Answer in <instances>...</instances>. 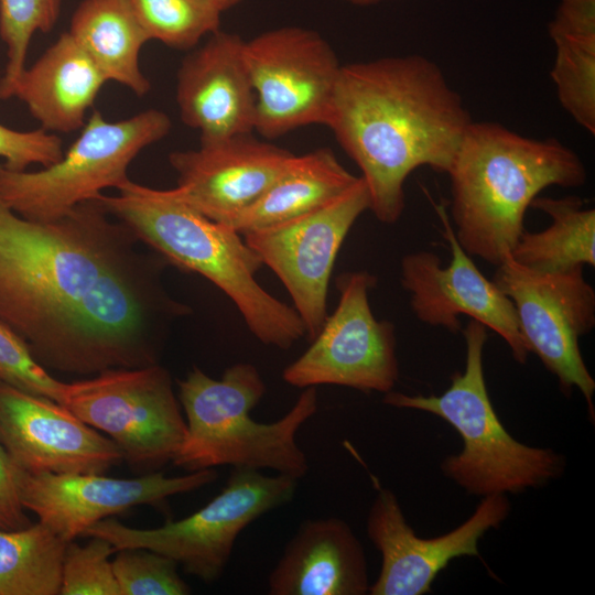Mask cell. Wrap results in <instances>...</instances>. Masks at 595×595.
<instances>
[{
  "label": "cell",
  "instance_id": "1",
  "mask_svg": "<svg viewBox=\"0 0 595 595\" xmlns=\"http://www.w3.org/2000/svg\"><path fill=\"white\" fill-rule=\"evenodd\" d=\"M97 198L48 220L0 198V322L45 369L91 375L159 364L171 325L191 313L170 264Z\"/></svg>",
  "mask_w": 595,
  "mask_h": 595
},
{
  "label": "cell",
  "instance_id": "2",
  "mask_svg": "<svg viewBox=\"0 0 595 595\" xmlns=\"http://www.w3.org/2000/svg\"><path fill=\"white\" fill-rule=\"evenodd\" d=\"M472 122L459 94L423 55L342 65L325 126L361 171L369 210L393 224L420 166L447 173Z\"/></svg>",
  "mask_w": 595,
  "mask_h": 595
},
{
  "label": "cell",
  "instance_id": "3",
  "mask_svg": "<svg viewBox=\"0 0 595 595\" xmlns=\"http://www.w3.org/2000/svg\"><path fill=\"white\" fill-rule=\"evenodd\" d=\"M455 236L469 256L499 266L524 230L526 210L551 185L586 181L581 158L554 138L538 140L490 121L466 128L446 173Z\"/></svg>",
  "mask_w": 595,
  "mask_h": 595
},
{
  "label": "cell",
  "instance_id": "4",
  "mask_svg": "<svg viewBox=\"0 0 595 595\" xmlns=\"http://www.w3.org/2000/svg\"><path fill=\"white\" fill-rule=\"evenodd\" d=\"M118 194L98 199L170 264L195 272L220 289L261 343L290 348L305 336L293 306L267 292L256 273L263 266L244 237L182 201L174 190H158L128 178Z\"/></svg>",
  "mask_w": 595,
  "mask_h": 595
},
{
  "label": "cell",
  "instance_id": "5",
  "mask_svg": "<svg viewBox=\"0 0 595 595\" xmlns=\"http://www.w3.org/2000/svg\"><path fill=\"white\" fill-rule=\"evenodd\" d=\"M177 386L186 434L172 461L175 466L187 472L225 465L272 469L296 479L306 475L309 462L296 434L317 411L316 387L304 388L279 420L261 423L250 416V411L267 388L251 364H235L220 379L194 367Z\"/></svg>",
  "mask_w": 595,
  "mask_h": 595
},
{
  "label": "cell",
  "instance_id": "6",
  "mask_svg": "<svg viewBox=\"0 0 595 595\" xmlns=\"http://www.w3.org/2000/svg\"><path fill=\"white\" fill-rule=\"evenodd\" d=\"M486 326L470 320L464 329L466 363L440 396L385 393L383 402L437 415L459 433L464 447L442 463L443 473L474 495L519 493L560 476L564 458L550 448L524 445L499 421L486 387L483 353Z\"/></svg>",
  "mask_w": 595,
  "mask_h": 595
},
{
  "label": "cell",
  "instance_id": "7",
  "mask_svg": "<svg viewBox=\"0 0 595 595\" xmlns=\"http://www.w3.org/2000/svg\"><path fill=\"white\" fill-rule=\"evenodd\" d=\"M171 127L170 117L154 108L118 121L95 109L56 163L37 171H12L0 163V198L24 218H57L126 182L131 162Z\"/></svg>",
  "mask_w": 595,
  "mask_h": 595
},
{
  "label": "cell",
  "instance_id": "8",
  "mask_svg": "<svg viewBox=\"0 0 595 595\" xmlns=\"http://www.w3.org/2000/svg\"><path fill=\"white\" fill-rule=\"evenodd\" d=\"M298 479L260 470L232 468L225 487L203 508L186 518L138 529L105 518L82 537L107 540L116 550L144 548L174 560L188 575L206 584L224 573L237 538L261 516L290 502Z\"/></svg>",
  "mask_w": 595,
  "mask_h": 595
},
{
  "label": "cell",
  "instance_id": "9",
  "mask_svg": "<svg viewBox=\"0 0 595 595\" xmlns=\"http://www.w3.org/2000/svg\"><path fill=\"white\" fill-rule=\"evenodd\" d=\"M60 404L107 434L139 469L154 472L172 462L186 434L171 375L159 364L65 382Z\"/></svg>",
  "mask_w": 595,
  "mask_h": 595
},
{
  "label": "cell",
  "instance_id": "10",
  "mask_svg": "<svg viewBox=\"0 0 595 595\" xmlns=\"http://www.w3.org/2000/svg\"><path fill=\"white\" fill-rule=\"evenodd\" d=\"M256 94L253 130L277 139L310 125H324L342 65L316 31L281 26L244 42Z\"/></svg>",
  "mask_w": 595,
  "mask_h": 595
},
{
  "label": "cell",
  "instance_id": "11",
  "mask_svg": "<svg viewBox=\"0 0 595 595\" xmlns=\"http://www.w3.org/2000/svg\"><path fill=\"white\" fill-rule=\"evenodd\" d=\"M493 281L512 301L529 351L558 377L563 392L577 388L594 416L595 381L578 339L595 326V291L585 280L583 267L538 272L509 255L497 266Z\"/></svg>",
  "mask_w": 595,
  "mask_h": 595
},
{
  "label": "cell",
  "instance_id": "12",
  "mask_svg": "<svg viewBox=\"0 0 595 595\" xmlns=\"http://www.w3.org/2000/svg\"><path fill=\"white\" fill-rule=\"evenodd\" d=\"M377 279L367 271L336 278L338 304L310 347L282 372L296 388L334 385L360 391H391L399 378L394 325L375 317L369 291Z\"/></svg>",
  "mask_w": 595,
  "mask_h": 595
},
{
  "label": "cell",
  "instance_id": "13",
  "mask_svg": "<svg viewBox=\"0 0 595 595\" xmlns=\"http://www.w3.org/2000/svg\"><path fill=\"white\" fill-rule=\"evenodd\" d=\"M370 207L361 176L337 198L286 221L241 235L289 292L312 340L327 317L334 263L348 231Z\"/></svg>",
  "mask_w": 595,
  "mask_h": 595
},
{
  "label": "cell",
  "instance_id": "14",
  "mask_svg": "<svg viewBox=\"0 0 595 595\" xmlns=\"http://www.w3.org/2000/svg\"><path fill=\"white\" fill-rule=\"evenodd\" d=\"M437 213L452 259L442 267L439 256L431 251L411 252L402 258L401 283L410 293L413 313L421 322L452 333L462 328L458 317L467 315L504 338L515 360L524 364L530 351L512 301L479 271L459 245L444 208L437 207Z\"/></svg>",
  "mask_w": 595,
  "mask_h": 595
},
{
  "label": "cell",
  "instance_id": "15",
  "mask_svg": "<svg viewBox=\"0 0 595 595\" xmlns=\"http://www.w3.org/2000/svg\"><path fill=\"white\" fill-rule=\"evenodd\" d=\"M15 467V466H14ZM215 468L169 477L162 472L136 478L104 474H55L15 467L19 499L25 510L67 541L96 522L140 505L158 506L170 497L212 484Z\"/></svg>",
  "mask_w": 595,
  "mask_h": 595
},
{
  "label": "cell",
  "instance_id": "16",
  "mask_svg": "<svg viewBox=\"0 0 595 595\" xmlns=\"http://www.w3.org/2000/svg\"><path fill=\"white\" fill-rule=\"evenodd\" d=\"M505 494H493L474 513L446 534L424 539L415 534L396 495L379 488L367 517V534L381 553L380 573L369 586L371 595H422L431 591L437 574L459 556H477L478 541L508 516Z\"/></svg>",
  "mask_w": 595,
  "mask_h": 595
},
{
  "label": "cell",
  "instance_id": "17",
  "mask_svg": "<svg viewBox=\"0 0 595 595\" xmlns=\"http://www.w3.org/2000/svg\"><path fill=\"white\" fill-rule=\"evenodd\" d=\"M0 445L26 472L104 474L123 455L64 405L0 381Z\"/></svg>",
  "mask_w": 595,
  "mask_h": 595
},
{
  "label": "cell",
  "instance_id": "18",
  "mask_svg": "<svg viewBox=\"0 0 595 595\" xmlns=\"http://www.w3.org/2000/svg\"><path fill=\"white\" fill-rule=\"evenodd\" d=\"M293 153L251 132L201 142L198 149L173 151L175 194L218 223L253 204L286 167Z\"/></svg>",
  "mask_w": 595,
  "mask_h": 595
},
{
  "label": "cell",
  "instance_id": "19",
  "mask_svg": "<svg viewBox=\"0 0 595 595\" xmlns=\"http://www.w3.org/2000/svg\"><path fill=\"white\" fill-rule=\"evenodd\" d=\"M238 34L220 29L190 50L176 74L181 120L199 132V142L252 132L256 94Z\"/></svg>",
  "mask_w": 595,
  "mask_h": 595
},
{
  "label": "cell",
  "instance_id": "20",
  "mask_svg": "<svg viewBox=\"0 0 595 595\" xmlns=\"http://www.w3.org/2000/svg\"><path fill=\"white\" fill-rule=\"evenodd\" d=\"M369 586L364 548L335 517L303 521L268 577L271 595H364Z\"/></svg>",
  "mask_w": 595,
  "mask_h": 595
},
{
  "label": "cell",
  "instance_id": "21",
  "mask_svg": "<svg viewBox=\"0 0 595 595\" xmlns=\"http://www.w3.org/2000/svg\"><path fill=\"white\" fill-rule=\"evenodd\" d=\"M107 78L67 32L45 50L18 79L12 97L48 132L83 128Z\"/></svg>",
  "mask_w": 595,
  "mask_h": 595
},
{
  "label": "cell",
  "instance_id": "22",
  "mask_svg": "<svg viewBox=\"0 0 595 595\" xmlns=\"http://www.w3.org/2000/svg\"><path fill=\"white\" fill-rule=\"evenodd\" d=\"M327 148L293 155L269 188L224 225L240 235L314 210L337 198L358 180Z\"/></svg>",
  "mask_w": 595,
  "mask_h": 595
},
{
  "label": "cell",
  "instance_id": "23",
  "mask_svg": "<svg viewBox=\"0 0 595 595\" xmlns=\"http://www.w3.org/2000/svg\"><path fill=\"white\" fill-rule=\"evenodd\" d=\"M68 33L107 80L139 97L150 91L151 83L139 62L150 39L128 0H83L73 13Z\"/></svg>",
  "mask_w": 595,
  "mask_h": 595
},
{
  "label": "cell",
  "instance_id": "24",
  "mask_svg": "<svg viewBox=\"0 0 595 595\" xmlns=\"http://www.w3.org/2000/svg\"><path fill=\"white\" fill-rule=\"evenodd\" d=\"M555 47L551 78L562 108L595 134V0H560L548 24Z\"/></svg>",
  "mask_w": 595,
  "mask_h": 595
},
{
  "label": "cell",
  "instance_id": "25",
  "mask_svg": "<svg viewBox=\"0 0 595 595\" xmlns=\"http://www.w3.org/2000/svg\"><path fill=\"white\" fill-rule=\"evenodd\" d=\"M531 207L550 216L541 231L523 230L510 252L518 264L538 272L595 266V209L576 196L536 197Z\"/></svg>",
  "mask_w": 595,
  "mask_h": 595
},
{
  "label": "cell",
  "instance_id": "26",
  "mask_svg": "<svg viewBox=\"0 0 595 595\" xmlns=\"http://www.w3.org/2000/svg\"><path fill=\"white\" fill-rule=\"evenodd\" d=\"M68 542L41 521L0 529V595H60Z\"/></svg>",
  "mask_w": 595,
  "mask_h": 595
},
{
  "label": "cell",
  "instance_id": "27",
  "mask_svg": "<svg viewBox=\"0 0 595 595\" xmlns=\"http://www.w3.org/2000/svg\"><path fill=\"white\" fill-rule=\"evenodd\" d=\"M150 41L192 50L220 29L221 11L208 0H128Z\"/></svg>",
  "mask_w": 595,
  "mask_h": 595
},
{
  "label": "cell",
  "instance_id": "28",
  "mask_svg": "<svg viewBox=\"0 0 595 595\" xmlns=\"http://www.w3.org/2000/svg\"><path fill=\"white\" fill-rule=\"evenodd\" d=\"M63 0H0V37L7 47V64L0 78V99L12 98L14 86L26 68L29 45L36 32L56 24Z\"/></svg>",
  "mask_w": 595,
  "mask_h": 595
},
{
  "label": "cell",
  "instance_id": "29",
  "mask_svg": "<svg viewBox=\"0 0 595 595\" xmlns=\"http://www.w3.org/2000/svg\"><path fill=\"white\" fill-rule=\"evenodd\" d=\"M113 574L120 595H186L190 586L171 558L144 548H125L115 553Z\"/></svg>",
  "mask_w": 595,
  "mask_h": 595
},
{
  "label": "cell",
  "instance_id": "30",
  "mask_svg": "<svg viewBox=\"0 0 595 595\" xmlns=\"http://www.w3.org/2000/svg\"><path fill=\"white\" fill-rule=\"evenodd\" d=\"M107 540L89 537L86 544L69 541L65 551L60 595H120Z\"/></svg>",
  "mask_w": 595,
  "mask_h": 595
},
{
  "label": "cell",
  "instance_id": "31",
  "mask_svg": "<svg viewBox=\"0 0 595 595\" xmlns=\"http://www.w3.org/2000/svg\"><path fill=\"white\" fill-rule=\"evenodd\" d=\"M0 381L61 403L64 385L32 356L29 347L0 322Z\"/></svg>",
  "mask_w": 595,
  "mask_h": 595
},
{
  "label": "cell",
  "instance_id": "32",
  "mask_svg": "<svg viewBox=\"0 0 595 595\" xmlns=\"http://www.w3.org/2000/svg\"><path fill=\"white\" fill-rule=\"evenodd\" d=\"M63 154L62 139L55 133L42 128L20 131L0 123V158L9 170L25 171L31 164L46 167Z\"/></svg>",
  "mask_w": 595,
  "mask_h": 595
},
{
  "label": "cell",
  "instance_id": "33",
  "mask_svg": "<svg viewBox=\"0 0 595 595\" xmlns=\"http://www.w3.org/2000/svg\"><path fill=\"white\" fill-rule=\"evenodd\" d=\"M22 506L15 484V467L0 445V529L28 527L30 521Z\"/></svg>",
  "mask_w": 595,
  "mask_h": 595
},
{
  "label": "cell",
  "instance_id": "34",
  "mask_svg": "<svg viewBox=\"0 0 595 595\" xmlns=\"http://www.w3.org/2000/svg\"><path fill=\"white\" fill-rule=\"evenodd\" d=\"M221 12L238 6L242 0H208Z\"/></svg>",
  "mask_w": 595,
  "mask_h": 595
},
{
  "label": "cell",
  "instance_id": "35",
  "mask_svg": "<svg viewBox=\"0 0 595 595\" xmlns=\"http://www.w3.org/2000/svg\"><path fill=\"white\" fill-rule=\"evenodd\" d=\"M340 1H345V2H348V3L354 4V6L364 7V6L377 4V3H380V2L386 1V0H340Z\"/></svg>",
  "mask_w": 595,
  "mask_h": 595
}]
</instances>
